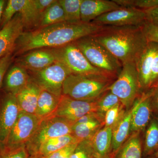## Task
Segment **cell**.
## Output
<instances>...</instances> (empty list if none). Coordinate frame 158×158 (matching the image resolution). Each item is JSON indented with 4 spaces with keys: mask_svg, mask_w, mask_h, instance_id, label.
<instances>
[{
    "mask_svg": "<svg viewBox=\"0 0 158 158\" xmlns=\"http://www.w3.org/2000/svg\"><path fill=\"white\" fill-rule=\"evenodd\" d=\"M104 26L93 23L54 24L23 32L15 43L14 56L40 48H55L72 43L83 37L94 35Z\"/></svg>",
    "mask_w": 158,
    "mask_h": 158,
    "instance_id": "cell-1",
    "label": "cell"
},
{
    "mask_svg": "<svg viewBox=\"0 0 158 158\" xmlns=\"http://www.w3.org/2000/svg\"><path fill=\"white\" fill-rule=\"evenodd\" d=\"M93 36L122 65L136 63L148 43L141 26H104Z\"/></svg>",
    "mask_w": 158,
    "mask_h": 158,
    "instance_id": "cell-2",
    "label": "cell"
},
{
    "mask_svg": "<svg viewBox=\"0 0 158 158\" xmlns=\"http://www.w3.org/2000/svg\"><path fill=\"white\" fill-rule=\"evenodd\" d=\"M113 81L71 74L63 83L62 94L78 100L95 101Z\"/></svg>",
    "mask_w": 158,
    "mask_h": 158,
    "instance_id": "cell-3",
    "label": "cell"
},
{
    "mask_svg": "<svg viewBox=\"0 0 158 158\" xmlns=\"http://www.w3.org/2000/svg\"><path fill=\"white\" fill-rule=\"evenodd\" d=\"M50 49L56 61L64 64L73 74L112 80L116 78L91 65L74 43Z\"/></svg>",
    "mask_w": 158,
    "mask_h": 158,
    "instance_id": "cell-4",
    "label": "cell"
},
{
    "mask_svg": "<svg viewBox=\"0 0 158 158\" xmlns=\"http://www.w3.org/2000/svg\"><path fill=\"white\" fill-rule=\"evenodd\" d=\"M73 43L91 65L116 77H118L122 64L93 35L83 37Z\"/></svg>",
    "mask_w": 158,
    "mask_h": 158,
    "instance_id": "cell-5",
    "label": "cell"
},
{
    "mask_svg": "<svg viewBox=\"0 0 158 158\" xmlns=\"http://www.w3.org/2000/svg\"><path fill=\"white\" fill-rule=\"evenodd\" d=\"M119 98L122 104L129 109L140 94L138 71L135 62L123 65L116 81L107 89Z\"/></svg>",
    "mask_w": 158,
    "mask_h": 158,
    "instance_id": "cell-6",
    "label": "cell"
},
{
    "mask_svg": "<svg viewBox=\"0 0 158 158\" xmlns=\"http://www.w3.org/2000/svg\"><path fill=\"white\" fill-rule=\"evenodd\" d=\"M75 123L65 118L56 116L42 120L34 135L26 144L29 156L35 155L40 145L46 141L72 134V129Z\"/></svg>",
    "mask_w": 158,
    "mask_h": 158,
    "instance_id": "cell-7",
    "label": "cell"
},
{
    "mask_svg": "<svg viewBox=\"0 0 158 158\" xmlns=\"http://www.w3.org/2000/svg\"><path fill=\"white\" fill-rule=\"evenodd\" d=\"M31 79L42 90L58 97L62 94V87L65 79L71 72L62 62L56 61L42 70L31 72Z\"/></svg>",
    "mask_w": 158,
    "mask_h": 158,
    "instance_id": "cell-8",
    "label": "cell"
},
{
    "mask_svg": "<svg viewBox=\"0 0 158 158\" xmlns=\"http://www.w3.org/2000/svg\"><path fill=\"white\" fill-rule=\"evenodd\" d=\"M41 122L36 115L20 112L4 148L14 149L26 146Z\"/></svg>",
    "mask_w": 158,
    "mask_h": 158,
    "instance_id": "cell-9",
    "label": "cell"
},
{
    "mask_svg": "<svg viewBox=\"0 0 158 158\" xmlns=\"http://www.w3.org/2000/svg\"><path fill=\"white\" fill-rule=\"evenodd\" d=\"M147 20L144 10L122 7L99 16L91 23L99 25L121 27L141 26Z\"/></svg>",
    "mask_w": 158,
    "mask_h": 158,
    "instance_id": "cell-10",
    "label": "cell"
},
{
    "mask_svg": "<svg viewBox=\"0 0 158 158\" xmlns=\"http://www.w3.org/2000/svg\"><path fill=\"white\" fill-rule=\"evenodd\" d=\"M19 113L15 95L5 93L0 102V148H4L6 146Z\"/></svg>",
    "mask_w": 158,
    "mask_h": 158,
    "instance_id": "cell-11",
    "label": "cell"
},
{
    "mask_svg": "<svg viewBox=\"0 0 158 158\" xmlns=\"http://www.w3.org/2000/svg\"><path fill=\"white\" fill-rule=\"evenodd\" d=\"M96 101L78 100L62 94L58 107L52 116L61 117L75 123L86 114L97 112Z\"/></svg>",
    "mask_w": 158,
    "mask_h": 158,
    "instance_id": "cell-12",
    "label": "cell"
},
{
    "mask_svg": "<svg viewBox=\"0 0 158 158\" xmlns=\"http://www.w3.org/2000/svg\"><path fill=\"white\" fill-rule=\"evenodd\" d=\"M21 15L18 13L0 30V59L14 51L15 43L24 32Z\"/></svg>",
    "mask_w": 158,
    "mask_h": 158,
    "instance_id": "cell-13",
    "label": "cell"
},
{
    "mask_svg": "<svg viewBox=\"0 0 158 158\" xmlns=\"http://www.w3.org/2000/svg\"><path fill=\"white\" fill-rule=\"evenodd\" d=\"M152 89L143 91L136 99L137 105L132 117L131 132L140 133L149 124L152 111Z\"/></svg>",
    "mask_w": 158,
    "mask_h": 158,
    "instance_id": "cell-14",
    "label": "cell"
},
{
    "mask_svg": "<svg viewBox=\"0 0 158 158\" xmlns=\"http://www.w3.org/2000/svg\"><path fill=\"white\" fill-rule=\"evenodd\" d=\"M56 61L50 48H40L29 52L15 63L30 72L42 70Z\"/></svg>",
    "mask_w": 158,
    "mask_h": 158,
    "instance_id": "cell-15",
    "label": "cell"
},
{
    "mask_svg": "<svg viewBox=\"0 0 158 158\" xmlns=\"http://www.w3.org/2000/svg\"><path fill=\"white\" fill-rule=\"evenodd\" d=\"M158 52V44L148 42L136 62L141 91L151 89V65L153 59Z\"/></svg>",
    "mask_w": 158,
    "mask_h": 158,
    "instance_id": "cell-16",
    "label": "cell"
},
{
    "mask_svg": "<svg viewBox=\"0 0 158 158\" xmlns=\"http://www.w3.org/2000/svg\"><path fill=\"white\" fill-rule=\"evenodd\" d=\"M120 8L113 0H82L81 21L83 23H91L99 16Z\"/></svg>",
    "mask_w": 158,
    "mask_h": 158,
    "instance_id": "cell-17",
    "label": "cell"
},
{
    "mask_svg": "<svg viewBox=\"0 0 158 158\" xmlns=\"http://www.w3.org/2000/svg\"><path fill=\"white\" fill-rule=\"evenodd\" d=\"M31 80L27 70L16 63L8 69L3 82L6 93L16 95Z\"/></svg>",
    "mask_w": 158,
    "mask_h": 158,
    "instance_id": "cell-18",
    "label": "cell"
},
{
    "mask_svg": "<svg viewBox=\"0 0 158 158\" xmlns=\"http://www.w3.org/2000/svg\"><path fill=\"white\" fill-rule=\"evenodd\" d=\"M113 129L104 127L88 139L94 158H111Z\"/></svg>",
    "mask_w": 158,
    "mask_h": 158,
    "instance_id": "cell-19",
    "label": "cell"
},
{
    "mask_svg": "<svg viewBox=\"0 0 158 158\" xmlns=\"http://www.w3.org/2000/svg\"><path fill=\"white\" fill-rule=\"evenodd\" d=\"M41 90L31 79L28 84L15 95L20 112L35 115L37 102Z\"/></svg>",
    "mask_w": 158,
    "mask_h": 158,
    "instance_id": "cell-20",
    "label": "cell"
},
{
    "mask_svg": "<svg viewBox=\"0 0 158 158\" xmlns=\"http://www.w3.org/2000/svg\"><path fill=\"white\" fill-rule=\"evenodd\" d=\"M137 105L136 99L133 106L126 111L122 118L113 128L112 149L114 156L129 136L132 117Z\"/></svg>",
    "mask_w": 158,
    "mask_h": 158,
    "instance_id": "cell-21",
    "label": "cell"
},
{
    "mask_svg": "<svg viewBox=\"0 0 158 158\" xmlns=\"http://www.w3.org/2000/svg\"><path fill=\"white\" fill-rule=\"evenodd\" d=\"M60 97L42 89L40 94L35 113L37 118L42 121L52 116L58 107Z\"/></svg>",
    "mask_w": 158,
    "mask_h": 158,
    "instance_id": "cell-22",
    "label": "cell"
},
{
    "mask_svg": "<svg viewBox=\"0 0 158 158\" xmlns=\"http://www.w3.org/2000/svg\"><path fill=\"white\" fill-rule=\"evenodd\" d=\"M80 142L72 134L52 138L43 143L35 155L32 156L38 158L45 156L69 144Z\"/></svg>",
    "mask_w": 158,
    "mask_h": 158,
    "instance_id": "cell-23",
    "label": "cell"
},
{
    "mask_svg": "<svg viewBox=\"0 0 158 158\" xmlns=\"http://www.w3.org/2000/svg\"><path fill=\"white\" fill-rule=\"evenodd\" d=\"M140 133H132L118 150L114 158H141Z\"/></svg>",
    "mask_w": 158,
    "mask_h": 158,
    "instance_id": "cell-24",
    "label": "cell"
},
{
    "mask_svg": "<svg viewBox=\"0 0 158 158\" xmlns=\"http://www.w3.org/2000/svg\"><path fill=\"white\" fill-rule=\"evenodd\" d=\"M104 120L96 119L85 123H75L72 129V135L79 141L88 140L99 130L104 127Z\"/></svg>",
    "mask_w": 158,
    "mask_h": 158,
    "instance_id": "cell-25",
    "label": "cell"
},
{
    "mask_svg": "<svg viewBox=\"0 0 158 158\" xmlns=\"http://www.w3.org/2000/svg\"><path fill=\"white\" fill-rule=\"evenodd\" d=\"M63 22H66L64 11L59 1L54 0L43 13L36 29Z\"/></svg>",
    "mask_w": 158,
    "mask_h": 158,
    "instance_id": "cell-26",
    "label": "cell"
},
{
    "mask_svg": "<svg viewBox=\"0 0 158 158\" xmlns=\"http://www.w3.org/2000/svg\"><path fill=\"white\" fill-rule=\"evenodd\" d=\"M158 149V120H151L145 133L144 152L150 155Z\"/></svg>",
    "mask_w": 158,
    "mask_h": 158,
    "instance_id": "cell-27",
    "label": "cell"
},
{
    "mask_svg": "<svg viewBox=\"0 0 158 158\" xmlns=\"http://www.w3.org/2000/svg\"><path fill=\"white\" fill-rule=\"evenodd\" d=\"M82 0H59L65 13V21L69 23L82 22L81 6Z\"/></svg>",
    "mask_w": 158,
    "mask_h": 158,
    "instance_id": "cell-28",
    "label": "cell"
},
{
    "mask_svg": "<svg viewBox=\"0 0 158 158\" xmlns=\"http://www.w3.org/2000/svg\"><path fill=\"white\" fill-rule=\"evenodd\" d=\"M27 0H9L7 1L3 11L1 21V29L18 13H20L25 6Z\"/></svg>",
    "mask_w": 158,
    "mask_h": 158,
    "instance_id": "cell-29",
    "label": "cell"
},
{
    "mask_svg": "<svg viewBox=\"0 0 158 158\" xmlns=\"http://www.w3.org/2000/svg\"><path fill=\"white\" fill-rule=\"evenodd\" d=\"M97 112L104 117L106 113L116 105L121 103L119 98L109 90L103 94L97 100Z\"/></svg>",
    "mask_w": 158,
    "mask_h": 158,
    "instance_id": "cell-30",
    "label": "cell"
},
{
    "mask_svg": "<svg viewBox=\"0 0 158 158\" xmlns=\"http://www.w3.org/2000/svg\"><path fill=\"white\" fill-rule=\"evenodd\" d=\"M125 108L120 103L108 111L105 115L104 127H111L113 129L126 112Z\"/></svg>",
    "mask_w": 158,
    "mask_h": 158,
    "instance_id": "cell-31",
    "label": "cell"
},
{
    "mask_svg": "<svg viewBox=\"0 0 158 158\" xmlns=\"http://www.w3.org/2000/svg\"><path fill=\"white\" fill-rule=\"evenodd\" d=\"M122 7L135 8L142 10L158 8V0H113Z\"/></svg>",
    "mask_w": 158,
    "mask_h": 158,
    "instance_id": "cell-32",
    "label": "cell"
},
{
    "mask_svg": "<svg viewBox=\"0 0 158 158\" xmlns=\"http://www.w3.org/2000/svg\"><path fill=\"white\" fill-rule=\"evenodd\" d=\"M70 158H94L88 140L80 142Z\"/></svg>",
    "mask_w": 158,
    "mask_h": 158,
    "instance_id": "cell-33",
    "label": "cell"
},
{
    "mask_svg": "<svg viewBox=\"0 0 158 158\" xmlns=\"http://www.w3.org/2000/svg\"><path fill=\"white\" fill-rule=\"evenodd\" d=\"M26 146L14 149L0 148V158H29Z\"/></svg>",
    "mask_w": 158,
    "mask_h": 158,
    "instance_id": "cell-34",
    "label": "cell"
},
{
    "mask_svg": "<svg viewBox=\"0 0 158 158\" xmlns=\"http://www.w3.org/2000/svg\"><path fill=\"white\" fill-rule=\"evenodd\" d=\"M141 27L143 34L148 42L158 44V26L146 21Z\"/></svg>",
    "mask_w": 158,
    "mask_h": 158,
    "instance_id": "cell-35",
    "label": "cell"
},
{
    "mask_svg": "<svg viewBox=\"0 0 158 158\" xmlns=\"http://www.w3.org/2000/svg\"><path fill=\"white\" fill-rule=\"evenodd\" d=\"M79 143L67 145L49 155L38 158H70Z\"/></svg>",
    "mask_w": 158,
    "mask_h": 158,
    "instance_id": "cell-36",
    "label": "cell"
},
{
    "mask_svg": "<svg viewBox=\"0 0 158 158\" xmlns=\"http://www.w3.org/2000/svg\"><path fill=\"white\" fill-rule=\"evenodd\" d=\"M13 52L9 53L0 59V89L2 85L5 75L14 60Z\"/></svg>",
    "mask_w": 158,
    "mask_h": 158,
    "instance_id": "cell-37",
    "label": "cell"
},
{
    "mask_svg": "<svg viewBox=\"0 0 158 158\" xmlns=\"http://www.w3.org/2000/svg\"><path fill=\"white\" fill-rule=\"evenodd\" d=\"M147 21L158 26V8L144 10Z\"/></svg>",
    "mask_w": 158,
    "mask_h": 158,
    "instance_id": "cell-38",
    "label": "cell"
},
{
    "mask_svg": "<svg viewBox=\"0 0 158 158\" xmlns=\"http://www.w3.org/2000/svg\"><path fill=\"white\" fill-rule=\"evenodd\" d=\"M152 105V107L154 108L155 110L158 113V94H155L153 93L151 97Z\"/></svg>",
    "mask_w": 158,
    "mask_h": 158,
    "instance_id": "cell-39",
    "label": "cell"
},
{
    "mask_svg": "<svg viewBox=\"0 0 158 158\" xmlns=\"http://www.w3.org/2000/svg\"><path fill=\"white\" fill-rule=\"evenodd\" d=\"M6 1L4 0H0V23L2 19V16L3 11L5 9V5H6Z\"/></svg>",
    "mask_w": 158,
    "mask_h": 158,
    "instance_id": "cell-40",
    "label": "cell"
},
{
    "mask_svg": "<svg viewBox=\"0 0 158 158\" xmlns=\"http://www.w3.org/2000/svg\"><path fill=\"white\" fill-rule=\"evenodd\" d=\"M155 158H158V149L156 151V152Z\"/></svg>",
    "mask_w": 158,
    "mask_h": 158,
    "instance_id": "cell-41",
    "label": "cell"
},
{
    "mask_svg": "<svg viewBox=\"0 0 158 158\" xmlns=\"http://www.w3.org/2000/svg\"><path fill=\"white\" fill-rule=\"evenodd\" d=\"M29 158H38L36 157L30 156V157H29Z\"/></svg>",
    "mask_w": 158,
    "mask_h": 158,
    "instance_id": "cell-42",
    "label": "cell"
},
{
    "mask_svg": "<svg viewBox=\"0 0 158 158\" xmlns=\"http://www.w3.org/2000/svg\"><path fill=\"white\" fill-rule=\"evenodd\" d=\"M114 156H113V157H111V158H114Z\"/></svg>",
    "mask_w": 158,
    "mask_h": 158,
    "instance_id": "cell-43",
    "label": "cell"
}]
</instances>
